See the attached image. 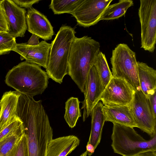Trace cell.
<instances>
[{"mask_svg":"<svg viewBox=\"0 0 156 156\" xmlns=\"http://www.w3.org/2000/svg\"><path fill=\"white\" fill-rule=\"evenodd\" d=\"M20 94L16 91L4 93L0 101V132L17 117L16 109Z\"/></svg>","mask_w":156,"mask_h":156,"instance_id":"2e32d148","label":"cell"},{"mask_svg":"<svg viewBox=\"0 0 156 156\" xmlns=\"http://www.w3.org/2000/svg\"><path fill=\"white\" fill-rule=\"evenodd\" d=\"M101 82L105 87L113 77L104 54L99 51L94 66Z\"/></svg>","mask_w":156,"mask_h":156,"instance_id":"603a6c76","label":"cell"},{"mask_svg":"<svg viewBox=\"0 0 156 156\" xmlns=\"http://www.w3.org/2000/svg\"><path fill=\"white\" fill-rule=\"evenodd\" d=\"M16 44V38L8 32H0V55L9 54Z\"/></svg>","mask_w":156,"mask_h":156,"instance_id":"d4e9b609","label":"cell"},{"mask_svg":"<svg viewBox=\"0 0 156 156\" xmlns=\"http://www.w3.org/2000/svg\"><path fill=\"white\" fill-rule=\"evenodd\" d=\"M133 156H156V151H147Z\"/></svg>","mask_w":156,"mask_h":156,"instance_id":"1f68e13d","label":"cell"},{"mask_svg":"<svg viewBox=\"0 0 156 156\" xmlns=\"http://www.w3.org/2000/svg\"><path fill=\"white\" fill-rule=\"evenodd\" d=\"M8 28V32L14 37H23L27 29L26 10L15 3L12 0H2Z\"/></svg>","mask_w":156,"mask_h":156,"instance_id":"7c38bea8","label":"cell"},{"mask_svg":"<svg viewBox=\"0 0 156 156\" xmlns=\"http://www.w3.org/2000/svg\"><path fill=\"white\" fill-rule=\"evenodd\" d=\"M26 18L29 32L45 41L51 39L53 27L46 16L32 7L28 9Z\"/></svg>","mask_w":156,"mask_h":156,"instance_id":"5bb4252c","label":"cell"},{"mask_svg":"<svg viewBox=\"0 0 156 156\" xmlns=\"http://www.w3.org/2000/svg\"><path fill=\"white\" fill-rule=\"evenodd\" d=\"M87 151H86L83 153H82L81 155H80V156H87Z\"/></svg>","mask_w":156,"mask_h":156,"instance_id":"836d02e7","label":"cell"},{"mask_svg":"<svg viewBox=\"0 0 156 156\" xmlns=\"http://www.w3.org/2000/svg\"><path fill=\"white\" fill-rule=\"evenodd\" d=\"M51 44L41 41L37 45L30 46L27 43L17 44L13 50L20 55L21 60L36 64L46 69Z\"/></svg>","mask_w":156,"mask_h":156,"instance_id":"4fadbf2b","label":"cell"},{"mask_svg":"<svg viewBox=\"0 0 156 156\" xmlns=\"http://www.w3.org/2000/svg\"><path fill=\"white\" fill-rule=\"evenodd\" d=\"M141 48L153 53L156 43V0H140Z\"/></svg>","mask_w":156,"mask_h":156,"instance_id":"52a82bcc","label":"cell"},{"mask_svg":"<svg viewBox=\"0 0 156 156\" xmlns=\"http://www.w3.org/2000/svg\"><path fill=\"white\" fill-rule=\"evenodd\" d=\"M147 98L153 115L156 118V92L150 95Z\"/></svg>","mask_w":156,"mask_h":156,"instance_id":"f546056e","label":"cell"},{"mask_svg":"<svg viewBox=\"0 0 156 156\" xmlns=\"http://www.w3.org/2000/svg\"><path fill=\"white\" fill-rule=\"evenodd\" d=\"M49 78L41 66L25 61L9 70L5 82L20 94L33 97L44 91L48 87Z\"/></svg>","mask_w":156,"mask_h":156,"instance_id":"3957f363","label":"cell"},{"mask_svg":"<svg viewBox=\"0 0 156 156\" xmlns=\"http://www.w3.org/2000/svg\"><path fill=\"white\" fill-rule=\"evenodd\" d=\"M113 0H83L72 14L77 24L84 27L96 24L107 7Z\"/></svg>","mask_w":156,"mask_h":156,"instance_id":"30bf717a","label":"cell"},{"mask_svg":"<svg viewBox=\"0 0 156 156\" xmlns=\"http://www.w3.org/2000/svg\"><path fill=\"white\" fill-rule=\"evenodd\" d=\"M6 156H28L27 139L24 133Z\"/></svg>","mask_w":156,"mask_h":156,"instance_id":"484cf974","label":"cell"},{"mask_svg":"<svg viewBox=\"0 0 156 156\" xmlns=\"http://www.w3.org/2000/svg\"><path fill=\"white\" fill-rule=\"evenodd\" d=\"M100 47L99 42L85 36L75 37L72 43L68 66V73L83 92L89 71L94 66Z\"/></svg>","mask_w":156,"mask_h":156,"instance_id":"7a4b0ae2","label":"cell"},{"mask_svg":"<svg viewBox=\"0 0 156 156\" xmlns=\"http://www.w3.org/2000/svg\"><path fill=\"white\" fill-rule=\"evenodd\" d=\"M22 124V121L17 117L0 132V141L9 133L16 130Z\"/></svg>","mask_w":156,"mask_h":156,"instance_id":"4316f807","label":"cell"},{"mask_svg":"<svg viewBox=\"0 0 156 156\" xmlns=\"http://www.w3.org/2000/svg\"><path fill=\"white\" fill-rule=\"evenodd\" d=\"M80 140L71 135L52 139L48 143L46 156H67L79 145Z\"/></svg>","mask_w":156,"mask_h":156,"instance_id":"e0dca14e","label":"cell"},{"mask_svg":"<svg viewBox=\"0 0 156 156\" xmlns=\"http://www.w3.org/2000/svg\"><path fill=\"white\" fill-rule=\"evenodd\" d=\"M110 61L113 77L125 81L135 91L140 90L135 52L127 44H119L112 50Z\"/></svg>","mask_w":156,"mask_h":156,"instance_id":"8992f818","label":"cell"},{"mask_svg":"<svg viewBox=\"0 0 156 156\" xmlns=\"http://www.w3.org/2000/svg\"><path fill=\"white\" fill-rule=\"evenodd\" d=\"M24 133L22 124L0 141V156H6Z\"/></svg>","mask_w":156,"mask_h":156,"instance_id":"7402d4cb","label":"cell"},{"mask_svg":"<svg viewBox=\"0 0 156 156\" xmlns=\"http://www.w3.org/2000/svg\"><path fill=\"white\" fill-rule=\"evenodd\" d=\"M86 147L87 154L89 156H91L94 151L95 149L94 147L90 144H87Z\"/></svg>","mask_w":156,"mask_h":156,"instance_id":"d6a6232c","label":"cell"},{"mask_svg":"<svg viewBox=\"0 0 156 156\" xmlns=\"http://www.w3.org/2000/svg\"><path fill=\"white\" fill-rule=\"evenodd\" d=\"M83 1V0H52L49 5V8L55 14L64 13L71 14Z\"/></svg>","mask_w":156,"mask_h":156,"instance_id":"cb8c5ba5","label":"cell"},{"mask_svg":"<svg viewBox=\"0 0 156 156\" xmlns=\"http://www.w3.org/2000/svg\"><path fill=\"white\" fill-rule=\"evenodd\" d=\"M103 105L101 102L99 101L90 114L91 118V129L87 144H91L95 149L100 142L103 128L105 121L102 110Z\"/></svg>","mask_w":156,"mask_h":156,"instance_id":"d6986e66","label":"cell"},{"mask_svg":"<svg viewBox=\"0 0 156 156\" xmlns=\"http://www.w3.org/2000/svg\"><path fill=\"white\" fill-rule=\"evenodd\" d=\"M1 104L0 103V111H1Z\"/></svg>","mask_w":156,"mask_h":156,"instance_id":"e575fe53","label":"cell"},{"mask_svg":"<svg viewBox=\"0 0 156 156\" xmlns=\"http://www.w3.org/2000/svg\"><path fill=\"white\" fill-rule=\"evenodd\" d=\"M135 92L133 88L125 81L113 77L105 87L100 101L107 106L129 105Z\"/></svg>","mask_w":156,"mask_h":156,"instance_id":"9c48e42d","label":"cell"},{"mask_svg":"<svg viewBox=\"0 0 156 156\" xmlns=\"http://www.w3.org/2000/svg\"><path fill=\"white\" fill-rule=\"evenodd\" d=\"M79 101L78 98L71 97L65 103V112L64 118L71 128L76 125L79 118L81 117Z\"/></svg>","mask_w":156,"mask_h":156,"instance_id":"44dd1931","label":"cell"},{"mask_svg":"<svg viewBox=\"0 0 156 156\" xmlns=\"http://www.w3.org/2000/svg\"><path fill=\"white\" fill-rule=\"evenodd\" d=\"M102 110L105 121L133 128L137 127L129 105H103Z\"/></svg>","mask_w":156,"mask_h":156,"instance_id":"9a60e30c","label":"cell"},{"mask_svg":"<svg viewBox=\"0 0 156 156\" xmlns=\"http://www.w3.org/2000/svg\"><path fill=\"white\" fill-rule=\"evenodd\" d=\"M133 5L132 0H121L116 3L110 4L103 12L100 21L118 19L124 16L128 9Z\"/></svg>","mask_w":156,"mask_h":156,"instance_id":"ffe728a7","label":"cell"},{"mask_svg":"<svg viewBox=\"0 0 156 156\" xmlns=\"http://www.w3.org/2000/svg\"><path fill=\"white\" fill-rule=\"evenodd\" d=\"M40 38L34 34H32L27 44L30 46H35L39 43V39Z\"/></svg>","mask_w":156,"mask_h":156,"instance_id":"4dcf8cb0","label":"cell"},{"mask_svg":"<svg viewBox=\"0 0 156 156\" xmlns=\"http://www.w3.org/2000/svg\"><path fill=\"white\" fill-rule=\"evenodd\" d=\"M17 6L21 8L28 9L32 7V5L35 3H38L40 0H12Z\"/></svg>","mask_w":156,"mask_h":156,"instance_id":"f1b7e54d","label":"cell"},{"mask_svg":"<svg viewBox=\"0 0 156 156\" xmlns=\"http://www.w3.org/2000/svg\"><path fill=\"white\" fill-rule=\"evenodd\" d=\"M105 89L94 66L89 71L83 92L84 98L82 102L81 109H83V122L90 115L93 108L100 101V98Z\"/></svg>","mask_w":156,"mask_h":156,"instance_id":"8fae6325","label":"cell"},{"mask_svg":"<svg viewBox=\"0 0 156 156\" xmlns=\"http://www.w3.org/2000/svg\"><path fill=\"white\" fill-rule=\"evenodd\" d=\"M137 127L152 138L156 134V118L153 114L148 98L141 90L135 91L129 104Z\"/></svg>","mask_w":156,"mask_h":156,"instance_id":"ba28073f","label":"cell"},{"mask_svg":"<svg viewBox=\"0 0 156 156\" xmlns=\"http://www.w3.org/2000/svg\"><path fill=\"white\" fill-rule=\"evenodd\" d=\"M16 115L22 122L27 139L28 156H46L53 132L41 101H36L28 96L21 97Z\"/></svg>","mask_w":156,"mask_h":156,"instance_id":"6da1fadb","label":"cell"},{"mask_svg":"<svg viewBox=\"0 0 156 156\" xmlns=\"http://www.w3.org/2000/svg\"><path fill=\"white\" fill-rule=\"evenodd\" d=\"M140 90L147 98L156 92V70L146 63L137 62Z\"/></svg>","mask_w":156,"mask_h":156,"instance_id":"ac0fdd59","label":"cell"},{"mask_svg":"<svg viewBox=\"0 0 156 156\" xmlns=\"http://www.w3.org/2000/svg\"><path fill=\"white\" fill-rule=\"evenodd\" d=\"M76 33L74 28L63 25L51 43L46 72L49 78L60 84L68 73L70 51Z\"/></svg>","mask_w":156,"mask_h":156,"instance_id":"277c9868","label":"cell"},{"mask_svg":"<svg viewBox=\"0 0 156 156\" xmlns=\"http://www.w3.org/2000/svg\"><path fill=\"white\" fill-rule=\"evenodd\" d=\"M133 128L113 124L111 146L114 152L122 156H133L147 151H156V134L146 140Z\"/></svg>","mask_w":156,"mask_h":156,"instance_id":"5b68a950","label":"cell"},{"mask_svg":"<svg viewBox=\"0 0 156 156\" xmlns=\"http://www.w3.org/2000/svg\"><path fill=\"white\" fill-rule=\"evenodd\" d=\"M0 0V32L8 31V28L5 13Z\"/></svg>","mask_w":156,"mask_h":156,"instance_id":"83f0119b","label":"cell"}]
</instances>
